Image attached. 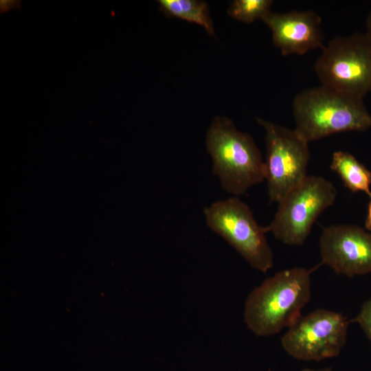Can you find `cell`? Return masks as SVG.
<instances>
[{
  "mask_svg": "<svg viewBox=\"0 0 371 371\" xmlns=\"http://www.w3.org/2000/svg\"><path fill=\"white\" fill-rule=\"evenodd\" d=\"M369 203L368 205L367 216L365 221V227L367 230L371 233V195L369 196Z\"/></svg>",
  "mask_w": 371,
  "mask_h": 371,
  "instance_id": "cell-15",
  "label": "cell"
},
{
  "mask_svg": "<svg viewBox=\"0 0 371 371\" xmlns=\"http://www.w3.org/2000/svg\"><path fill=\"white\" fill-rule=\"evenodd\" d=\"M315 63L321 85L363 98L371 91V43L364 33L337 36Z\"/></svg>",
  "mask_w": 371,
  "mask_h": 371,
  "instance_id": "cell-6",
  "label": "cell"
},
{
  "mask_svg": "<svg viewBox=\"0 0 371 371\" xmlns=\"http://www.w3.org/2000/svg\"><path fill=\"white\" fill-rule=\"evenodd\" d=\"M301 371H332V369L330 368H322V369H319V370H313V369H311V368H304V369L302 370Z\"/></svg>",
  "mask_w": 371,
  "mask_h": 371,
  "instance_id": "cell-17",
  "label": "cell"
},
{
  "mask_svg": "<svg viewBox=\"0 0 371 371\" xmlns=\"http://www.w3.org/2000/svg\"><path fill=\"white\" fill-rule=\"evenodd\" d=\"M337 190L321 176L308 175L278 203L273 219L265 227L280 242L288 245H302L318 216L333 205Z\"/></svg>",
  "mask_w": 371,
  "mask_h": 371,
  "instance_id": "cell-5",
  "label": "cell"
},
{
  "mask_svg": "<svg viewBox=\"0 0 371 371\" xmlns=\"http://www.w3.org/2000/svg\"><path fill=\"white\" fill-rule=\"evenodd\" d=\"M158 3L166 14L199 24L209 34H214L213 22L205 2L198 0H159Z\"/></svg>",
  "mask_w": 371,
  "mask_h": 371,
  "instance_id": "cell-12",
  "label": "cell"
},
{
  "mask_svg": "<svg viewBox=\"0 0 371 371\" xmlns=\"http://www.w3.org/2000/svg\"><path fill=\"white\" fill-rule=\"evenodd\" d=\"M357 322L371 341V299L363 303L358 315L352 320Z\"/></svg>",
  "mask_w": 371,
  "mask_h": 371,
  "instance_id": "cell-14",
  "label": "cell"
},
{
  "mask_svg": "<svg viewBox=\"0 0 371 371\" xmlns=\"http://www.w3.org/2000/svg\"><path fill=\"white\" fill-rule=\"evenodd\" d=\"M265 129V180L269 203H278L307 176L308 142L294 129L256 119Z\"/></svg>",
  "mask_w": 371,
  "mask_h": 371,
  "instance_id": "cell-7",
  "label": "cell"
},
{
  "mask_svg": "<svg viewBox=\"0 0 371 371\" xmlns=\"http://www.w3.org/2000/svg\"><path fill=\"white\" fill-rule=\"evenodd\" d=\"M311 272L304 267L289 268L254 288L244 308V321L249 330L257 336L268 337L298 321L311 297Z\"/></svg>",
  "mask_w": 371,
  "mask_h": 371,
  "instance_id": "cell-1",
  "label": "cell"
},
{
  "mask_svg": "<svg viewBox=\"0 0 371 371\" xmlns=\"http://www.w3.org/2000/svg\"><path fill=\"white\" fill-rule=\"evenodd\" d=\"M206 148L212 161V174L234 196L265 180V161L253 137L238 130L229 118L214 119L207 131Z\"/></svg>",
  "mask_w": 371,
  "mask_h": 371,
  "instance_id": "cell-3",
  "label": "cell"
},
{
  "mask_svg": "<svg viewBox=\"0 0 371 371\" xmlns=\"http://www.w3.org/2000/svg\"><path fill=\"white\" fill-rule=\"evenodd\" d=\"M207 227L233 247L249 265L265 273L273 265L265 227L238 196L218 200L204 208Z\"/></svg>",
  "mask_w": 371,
  "mask_h": 371,
  "instance_id": "cell-4",
  "label": "cell"
},
{
  "mask_svg": "<svg viewBox=\"0 0 371 371\" xmlns=\"http://www.w3.org/2000/svg\"><path fill=\"white\" fill-rule=\"evenodd\" d=\"M363 98L320 85L297 94L292 109L296 131L308 143L334 133L371 127Z\"/></svg>",
  "mask_w": 371,
  "mask_h": 371,
  "instance_id": "cell-2",
  "label": "cell"
},
{
  "mask_svg": "<svg viewBox=\"0 0 371 371\" xmlns=\"http://www.w3.org/2000/svg\"><path fill=\"white\" fill-rule=\"evenodd\" d=\"M262 20L271 31L273 44L284 56L302 55L324 46L322 19L313 11H270Z\"/></svg>",
  "mask_w": 371,
  "mask_h": 371,
  "instance_id": "cell-10",
  "label": "cell"
},
{
  "mask_svg": "<svg viewBox=\"0 0 371 371\" xmlns=\"http://www.w3.org/2000/svg\"><path fill=\"white\" fill-rule=\"evenodd\" d=\"M319 247L321 263L350 278L371 273V233L354 225L322 227Z\"/></svg>",
  "mask_w": 371,
  "mask_h": 371,
  "instance_id": "cell-9",
  "label": "cell"
},
{
  "mask_svg": "<svg viewBox=\"0 0 371 371\" xmlns=\"http://www.w3.org/2000/svg\"><path fill=\"white\" fill-rule=\"evenodd\" d=\"M364 34L371 43V11L369 13L366 19V30Z\"/></svg>",
  "mask_w": 371,
  "mask_h": 371,
  "instance_id": "cell-16",
  "label": "cell"
},
{
  "mask_svg": "<svg viewBox=\"0 0 371 371\" xmlns=\"http://www.w3.org/2000/svg\"><path fill=\"white\" fill-rule=\"evenodd\" d=\"M349 323L340 313L317 308L289 328L281 344L298 360L319 361L335 357L346 342Z\"/></svg>",
  "mask_w": 371,
  "mask_h": 371,
  "instance_id": "cell-8",
  "label": "cell"
},
{
  "mask_svg": "<svg viewBox=\"0 0 371 371\" xmlns=\"http://www.w3.org/2000/svg\"><path fill=\"white\" fill-rule=\"evenodd\" d=\"M272 3L271 0H236L231 4L228 14L238 21L250 23L262 19L270 12Z\"/></svg>",
  "mask_w": 371,
  "mask_h": 371,
  "instance_id": "cell-13",
  "label": "cell"
},
{
  "mask_svg": "<svg viewBox=\"0 0 371 371\" xmlns=\"http://www.w3.org/2000/svg\"><path fill=\"white\" fill-rule=\"evenodd\" d=\"M330 168L349 190L371 195V171L352 154L342 150L334 152Z\"/></svg>",
  "mask_w": 371,
  "mask_h": 371,
  "instance_id": "cell-11",
  "label": "cell"
}]
</instances>
